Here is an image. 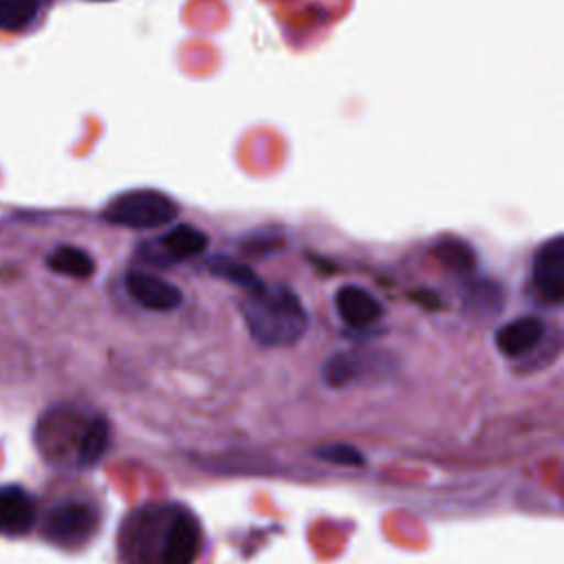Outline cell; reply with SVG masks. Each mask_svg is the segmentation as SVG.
Returning a JSON list of instances; mask_svg holds the SVG:
<instances>
[{"label":"cell","instance_id":"cell-9","mask_svg":"<svg viewBox=\"0 0 564 564\" xmlns=\"http://www.w3.org/2000/svg\"><path fill=\"white\" fill-rule=\"evenodd\" d=\"M546 324L535 315H522L502 324L496 335V348L507 357H522L531 352L544 337Z\"/></svg>","mask_w":564,"mask_h":564},{"label":"cell","instance_id":"cell-10","mask_svg":"<svg viewBox=\"0 0 564 564\" xmlns=\"http://www.w3.org/2000/svg\"><path fill=\"white\" fill-rule=\"evenodd\" d=\"M209 245V238L205 231L192 225H176L167 234H163L156 242L154 249L159 256L154 262L159 264H170V262H183L189 258L200 256Z\"/></svg>","mask_w":564,"mask_h":564},{"label":"cell","instance_id":"cell-14","mask_svg":"<svg viewBox=\"0 0 564 564\" xmlns=\"http://www.w3.org/2000/svg\"><path fill=\"white\" fill-rule=\"evenodd\" d=\"M207 269L212 271V275H216V278L229 282V284L242 289L245 293L256 291V289H260L264 284L249 264H245V262H240V260H236L231 256H225V253L212 256L209 262H207Z\"/></svg>","mask_w":564,"mask_h":564},{"label":"cell","instance_id":"cell-7","mask_svg":"<svg viewBox=\"0 0 564 564\" xmlns=\"http://www.w3.org/2000/svg\"><path fill=\"white\" fill-rule=\"evenodd\" d=\"M37 522V502L31 491L20 485L0 487V535L22 538Z\"/></svg>","mask_w":564,"mask_h":564},{"label":"cell","instance_id":"cell-12","mask_svg":"<svg viewBox=\"0 0 564 564\" xmlns=\"http://www.w3.org/2000/svg\"><path fill=\"white\" fill-rule=\"evenodd\" d=\"M108 447H110V421L101 414L88 416L82 438H79L75 467H79V469L95 467L106 456Z\"/></svg>","mask_w":564,"mask_h":564},{"label":"cell","instance_id":"cell-6","mask_svg":"<svg viewBox=\"0 0 564 564\" xmlns=\"http://www.w3.org/2000/svg\"><path fill=\"white\" fill-rule=\"evenodd\" d=\"M123 284L128 295L148 311L167 313L178 308L183 302V291L156 273L132 269L126 273Z\"/></svg>","mask_w":564,"mask_h":564},{"label":"cell","instance_id":"cell-3","mask_svg":"<svg viewBox=\"0 0 564 564\" xmlns=\"http://www.w3.org/2000/svg\"><path fill=\"white\" fill-rule=\"evenodd\" d=\"M101 522L99 509L88 500H64L53 505L42 520V535L48 544L77 551L86 546Z\"/></svg>","mask_w":564,"mask_h":564},{"label":"cell","instance_id":"cell-4","mask_svg":"<svg viewBox=\"0 0 564 564\" xmlns=\"http://www.w3.org/2000/svg\"><path fill=\"white\" fill-rule=\"evenodd\" d=\"M178 205L159 189H132L112 198L104 218L119 227L130 229H154L176 218Z\"/></svg>","mask_w":564,"mask_h":564},{"label":"cell","instance_id":"cell-2","mask_svg":"<svg viewBox=\"0 0 564 564\" xmlns=\"http://www.w3.org/2000/svg\"><path fill=\"white\" fill-rule=\"evenodd\" d=\"M240 315L249 335L269 348L297 344L308 328V313L295 291L284 284H262L245 293Z\"/></svg>","mask_w":564,"mask_h":564},{"label":"cell","instance_id":"cell-16","mask_svg":"<svg viewBox=\"0 0 564 564\" xmlns=\"http://www.w3.org/2000/svg\"><path fill=\"white\" fill-rule=\"evenodd\" d=\"M37 13V0H0V29L20 31Z\"/></svg>","mask_w":564,"mask_h":564},{"label":"cell","instance_id":"cell-1","mask_svg":"<svg viewBox=\"0 0 564 564\" xmlns=\"http://www.w3.org/2000/svg\"><path fill=\"white\" fill-rule=\"evenodd\" d=\"M117 549L126 564H194L203 527L181 502H152L121 522Z\"/></svg>","mask_w":564,"mask_h":564},{"label":"cell","instance_id":"cell-15","mask_svg":"<svg viewBox=\"0 0 564 564\" xmlns=\"http://www.w3.org/2000/svg\"><path fill=\"white\" fill-rule=\"evenodd\" d=\"M432 256L449 271L454 273H469L476 264V253L474 249L454 236H443L434 242L432 247Z\"/></svg>","mask_w":564,"mask_h":564},{"label":"cell","instance_id":"cell-11","mask_svg":"<svg viewBox=\"0 0 564 564\" xmlns=\"http://www.w3.org/2000/svg\"><path fill=\"white\" fill-rule=\"evenodd\" d=\"M372 352L364 350H341L326 359L322 368V379L328 388H346L359 377H364L368 370L379 366L381 361H372Z\"/></svg>","mask_w":564,"mask_h":564},{"label":"cell","instance_id":"cell-5","mask_svg":"<svg viewBox=\"0 0 564 564\" xmlns=\"http://www.w3.org/2000/svg\"><path fill=\"white\" fill-rule=\"evenodd\" d=\"M531 282L546 304L564 300V236H553L533 256Z\"/></svg>","mask_w":564,"mask_h":564},{"label":"cell","instance_id":"cell-8","mask_svg":"<svg viewBox=\"0 0 564 564\" xmlns=\"http://www.w3.org/2000/svg\"><path fill=\"white\" fill-rule=\"evenodd\" d=\"M335 311L350 328H368L383 317L381 302L357 284H344L335 293Z\"/></svg>","mask_w":564,"mask_h":564},{"label":"cell","instance_id":"cell-17","mask_svg":"<svg viewBox=\"0 0 564 564\" xmlns=\"http://www.w3.org/2000/svg\"><path fill=\"white\" fill-rule=\"evenodd\" d=\"M317 458H322L324 463H330V465H344V467H364L366 465V458L364 454L348 445V443H330V445H322L313 452Z\"/></svg>","mask_w":564,"mask_h":564},{"label":"cell","instance_id":"cell-13","mask_svg":"<svg viewBox=\"0 0 564 564\" xmlns=\"http://www.w3.org/2000/svg\"><path fill=\"white\" fill-rule=\"evenodd\" d=\"M46 264L55 273L77 278V280H86L95 273L93 256L88 251L79 249V247H73V245H62V247L53 249L46 258Z\"/></svg>","mask_w":564,"mask_h":564}]
</instances>
